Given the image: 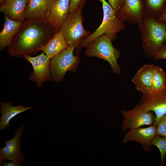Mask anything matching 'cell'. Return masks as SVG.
<instances>
[{"label": "cell", "instance_id": "obj_1", "mask_svg": "<svg viewBox=\"0 0 166 166\" xmlns=\"http://www.w3.org/2000/svg\"><path fill=\"white\" fill-rule=\"evenodd\" d=\"M55 33L44 20L25 21L8 47V53L11 57H16L35 54Z\"/></svg>", "mask_w": 166, "mask_h": 166}, {"label": "cell", "instance_id": "obj_2", "mask_svg": "<svg viewBox=\"0 0 166 166\" xmlns=\"http://www.w3.org/2000/svg\"><path fill=\"white\" fill-rule=\"evenodd\" d=\"M138 25L142 48L148 57H152L166 41V25L157 18L144 13Z\"/></svg>", "mask_w": 166, "mask_h": 166}, {"label": "cell", "instance_id": "obj_3", "mask_svg": "<svg viewBox=\"0 0 166 166\" xmlns=\"http://www.w3.org/2000/svg\"><path fill=\"white\" fill-rule=\"evenodd\" d=\"M102 3L103 16L102 21L96 30L82 40L77 47L79 50L86 47L97 38L105 35L112 41L116 38L117 33L124 30V22L117 15V12L105 0H99Z\"/></svg>", "mask_w": 166, "mask_h": 166}, {"label": "cell", "instance_id": "obj_4", "mask_svg": "<svg viewBox=\"0 0 166 166\" xmlns=\"http://www.w3.org/2000/svg\"><path fill=\"white\" fill-rule=\"evenodd\" d=\"M111 39L105 35L100 36L86 47V56L96 57L105 60L110 65L113 73L119 74L121 69L117 62L121 52L113 45Z\"/></svg>", "mask_w": 166, "mask_h": 166}, {"label": "cell", "instance_id": "obj_5", "mask_svg": "<svg viewBox=\"0 0 166 166\" xmlns=\"http://www.w3.org/2000/svg\"><path fill=\"white\" fill-rule=\"evenodd\" d=\"M86 1H82L74 13H69L61 29L69 46L77 47L82 40L91 33L85 30L83 25L82 12Z\"/></svg>", "mask_w": 166, "mask_h": 166}, {"label": "cell", "instance_id": "obj_6", "mask_svg": "<svg viewBox=\"0 0 166 166\" xmlns=\"http://www.w3.org/2000/svg\"><path fill=\"white\" fill-rule=\"evenodd\" d=\"M75 47L69 46L51 59L50 70L51 80L57 83L63 80L68 71L73 73L78 68L80 60L73 52Z\"/></svg>", "mask_w": 166, "mask_h": 166}, {"label": "cell", "instance_id": "obj_7", "mask_svg": "<svg viewBox=\"0 0 166 166\" xmlns=\"http://www.w3.org/2000/svg\"><path fill=\"white\" fill-rule=\"evenodd\" d=\"M121 112L124 120L121 126L123 131L136 129L144 125H151L155 119L153 113L144 110L138 104L131 109H122Z\"/></svg>", "mask_w": 166, "mask_h": 166}, {"label": "cell", "instance_id": "obj_8", "mask_svg": "<svg viewBox=\"0 0 166 166\" xmlns=\"http://www.w3.org/2000/svg\"><path fill=\"white\" fill-rule=\"evenodd\" d=\"M70 0H50L44 20L55 33L61 30L69 13Z\"/></svg>", "mask_w": 166, "mask_h": 166}, {"label": "cell", "instance_id": "obj_9", "mask_svg": "<svg viewBox=\"0 0 166 166\" xmlns=\"http://www.w3.org/2000/svg\"><path fill=\"white\" fill-rule=\"evenodd\" d=\"M138 104L144 110L155 113V119L152 125L155 126L166 115V87L155 93L142 94Z\"/></svg>", "mask_w": 166, "mask_h": 166}, {"label": "cell", "instance_id": "obj_10", "mask_svg": "<svg viewBox=\"0 0 166 166\" xmlns=\"http://www.w3.org/2000/svg\"><path fill=\"white\" fill-rule=\"evenodd\" d=\"M23 57L30 63L33 68V71L29 76L30 80L35 82L38 87H41L45 81L51 80V59L44 52L36 56L27 55Z\"/></svg>", "mask_w": 166, "mask_h": 166}, {"label": "cell", "instance_id": "obj_11", "mask_svg": "<svg viewBox=\"0 0 166 166\" xmlns=\"http://www.w3.org/2000/svg\"><path fill=\"white\" fill-rule=\"evenodd\" d=\"M25 129L24 125L16 128L13 138L6 140V146L0 149V166H2L3 161L5 160L13 161L19 166L24 162L26 155L21 151V139Z\"/></svg>", "mask_w": 166, "mask_h": 166}, {"label": "cell", "instance_id": "obj_12", "mask_svg": "<svg viewBox=\"0 0 166 166\" xmlns=\"http://www.w3.org/2000/svg\"><path fill=\"white\" fill-rule=\"evenodd\" d=\"M144 8L143 0H125L124 4L117 12V15L123 22L138 24L143 19Z\"/></svg>", "mask_w": 166, "mask_h": 166}, {"label": "cell", "instance_id": "obj_13", "mask_svg": "<svg viewBox=\"0 0 166 166\" xmlns=\"http://www.w3.org/2000/svg\"><path fill=\"white\" fill-rule=\"evenodd\" d=\"M156 135V127L152 124L146 128L129 130L125 135L122 142H137L141 144L144 151L148 152L151 150L152 141Z\"/></svg>", "mask_w": 166, "mask_h": 166}, {"label": "cell", "instance_id": "obj_14", "mask_svg": "<svg viewBox=\"0 0 166 166\" xmlns=\"http://www.w3.org/2000/svg\"><path fill=\"white\" fill-rule=\"evenodd\" d=\"M155 65L147 64L141 67L132 80L136 90L143 94L150 93Z\"/></svg>", "mask_w": 166, "mask_h": 166}, {"label": "cell", "instance_id": "obj_15", "mask_svg": "<svg viewBox=\"0 0 166 166\" xmlns=\"http://www.w3.org/2000/svg\"><path fill=\"white\" fill-rule=\"evenodd\" d=\"M28 0H7L3 4L0 5V11L11 20L24 22Z\"/></svg>", "mask_w": 166, "mask_h": 166}, {"label": "cell", "instance_id": "obj_16", "mask_svg": "<svg viewBox=\"0 0 166 166\" xmlns=\"http://www.w3.org/2000/svg\"><path fill=\"white\" fill-rule=\"evenodd\" d=\"M23 22L13 20L5 16L4 27L0 33V50L9 47L11 45Z\"/></svg>", "mask_w": 166, "mask_h": 166}, {"label": "cell", "instance_id": "obj_17", "mask_svg": "<svg viewBox=\"0 0 166 166\" xmlns=\"http://www.w3.org/2000/svg\"><path fill=\"white\" fill-rule=\"evenodd\" d=\"M0 112L2 116L0 119V130L7 128L10 125V121L18 114L28 109L31 107L23 105L14 106L9 101L1 103Z\"/></svg>", "mask_w": 166, "mask_h": 166}, {"label": "cell", "instance_id": "obj_18", "mask_svg": "<svg viewBox=\"0 0 166 166\" xmlns=\"http://www.w3.org/2000/svg\"><path fill=\"white\" fill-rule=\"evenodd\" d=\"M50 0H29L26 6L25 21L33 19L44 20Z\"/></svg>", "mask_w": 166, "mask_h": 166}, {"label": "cell", "instance_id": "obj_19", "mask_svg": "<svg viewBox=\"0 0 166 166\" xmlns=\"http://www.w3.org/2000/svg\"><path fill=\"white\" fill-rule=\"evenodd\" d=\"M61 31L55 33L51 38L39 49L51 59L68 47Z\"/></svg>", "mask_w": 166, "mask_h": 166}, {"label": "cell", "instance_id": "obj_20", "mask_svg": "<svg viewBox=\"0 0 166 166\" xmlns=\"http://www.w3.org/2000/svg\"><path fill=\"white\" fill-rule=\"evenodd\" d=\"M166 87V73L158 65H155L150 93L158 92Z\"/></svg>", "mask_w": 166, "mask_h": 166}, {"label": "cell", "instance_id": "obj_21", "mask_svg": "<svg viewBox=\"0 0 166 166\" xmlns=\"http://www.w3.org/2000/svg\"><path fill=\"white\" fill-rule=\"evenodd\" d=\"M145 13L156 18L163 11L166 0H143Z\"/></svg>", "mask_w": 166, "mask_h": 166}, {"label": "cell", "instance_id": "obj_22", "mask_svg": "<svg viewBox=\"0 0 166 166\" xmlns=\"http://www.w3.org/2000/svg\"><path fill=\"white\" fill-rule=\"evenodd\" d=\"M152 145L156 146L161 154L160 165L162 166L165 162L166 156V137H161L160 136L156 135L152 141Z\"/></svg>", "mask_w": 166, "mask_h": 166}, {"label": "cell", "instance_id": "obj_23", "mask_svg": "<svg viewBox=\"0 0 166 166\" xmlns=\"http://www.w3.org/2000/svg\"><path fill=\"white\" fill-rule=\"evenodd\" d=\"M154 126L156 135L166 137V115L163 116Z\"/></svg>", "mask_w": 166, "mask_h": 166}, {"label": "cell", "instance_id": "obj_24", "mask_svg": "<svg viewBox=\"0 0 166 166\" xmlns=\"http://www.w3.org/2000/svg\"><path fill=\"white\" fill-rule=\"evenodd\" d=\"M152 57L154 60L160 59H166V41L153 54Z\"/></svg>", "mask_w": 166, "mask_h": 166}, {"label": "cell", "instance_id": "obj_25", "mask_svg": "<svg viewBox=\"0 0 166 166\" xmlns=\"http://www.w3.org/2000/svg\"><path fill=\"white\" fill-rule=\"evenodd\" d=\"M125 0H108L109 3L117 12L124 4Z\"/></svg>", "mask_w": 166, "mask_h": 166}, {"label": "cell", "instance_id": "obj_26", "mask_svg": "<svg viewBox=\"0 0 166 166\" xmlns=\"http://www.w3.org/2000/svg\"><path fill=\"white\" fill-rule=\"evenodd\" d=\"M82 0H70L69 13H73L77 10Z\"/></svg>", "mask_w": 166, "mask_h": 166}, {"label": "cell", "instance_id": "obj_27", "mask_svg": "<svg viewBox=\"0 0 166 166\" xmlns=\"http://www.w3.org/2000/svg\"><path fill=\"white\" fill-rule=\"evenodd\" d=\"M157 19L166 25V2L164 5L163 11Z\"/></svg>", "mask_w": 166, "mask_h": 166}, {"label": "cell", "instance_id": "obj_28", "mask_svg": "<svg viewBox=\"0 0 166 166\" xmlns=\"http://www.w3.org/2000/svg\"><path fill=\"white\" fill-rule=\"evenodd\" d=\"M2 166H19L16 163L12 161H9L8 163H6L5 162H3Z\"/></svg>", "mask_w": 166, "mask_h": 166}, {"label": "cell", "instance_id": "obj_29", "mask_svg": "<svg viewBox=\"0 0 166 166\" xmlns=\"http://www.w3.org/2000/svg\"><path fill=\"white\" fill-rule=\"evenodd\" d=\"M7 0H0V5L3 4Z\"/></svg>", "mask_w": 166, "mask_h": 166}]
</instances>
